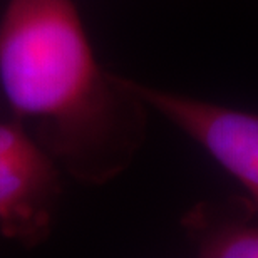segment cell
<instances>
[{
    "instance_id": "obj_1",
    "label": "cell",
    "mask_w": 258,
    "mask_h": 258,
    "mask_svg": "<svg viewBox=\"0 0 258 258\" xmlns=\"http://www.w3.org/2000/svg\"><path fill=\"white\" fill-rule=\"evenodd\" d=\"M0 86L15 121L86 186L116 179L146 141L149 107L97 60L74 0H7Z\"/></svg>"
},
{
    "instance_id": "obj_2",
    "label": "cell",
    "mask_w": 258,
    "mask_h": 258,
    "mask_svg": "<svg viewBox=\"0 0 258 258\" xmlns=\"http://www.w3.org/2000/svg\"><path fill=\"white\" fill-rule=\"evenodd\" d=\"M60 200L57 163L22 124L0 122V235L37 248L52 235Z\"/></svg>"
},
{
    "instance_id": "obj_3",
    "label": "cell",
    "mask_w": 258,
    "mask_h": 258,
    "mask_svg": "<svg viewBox=\"0 0 258 258\" xmlns=\"http://www.w3.org/2000/svg\"><path fill=\"white\" fill-rule=\"evenodd\" d=\"M129 89L198 144L246 193L258 216V112L169 92L126 77Z\"/></svg>"
},
{
    "instance_id": "obj_4",
    "label": "cell",
    "mask_w": 258,
    "mask_h": 258,
    "mask_svg": "<svg viewBox=\"0 0 258 258\" xmlns=\"http://www.w3.org/2000/svg\"><path fill=\"white\" fill-rule=\"evenodd\" d=\"M181 226L201 258H258V216L245 198L236 206L198 203Z\"/></svg>"
}]
</instances>
